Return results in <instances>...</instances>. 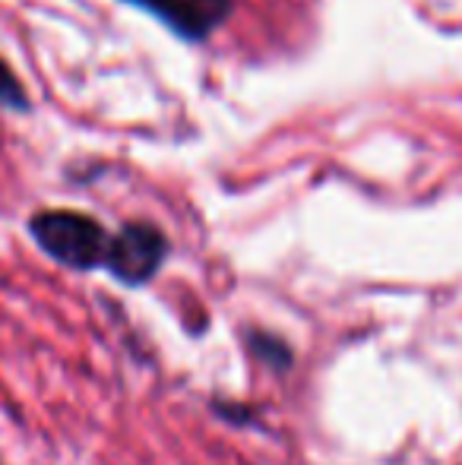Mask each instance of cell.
Returning a JSON list of instances; mask_svg holds the SVG:
<instances>
[{
  "instance_id": "obj_2",
  "label": "cell",
  "mask_w": 462,
  "mask_h": 465,
  "mask_svg": "<svg viewBox=\"0 0 462 465\" xmlns=\"http://www.w3.org/2000/svg\"><path fill=\"white\" fill-rule=\"evenodd\" d=\"M168 257V241L155 225L146 222H130L112 238L108 244L105 266L112 270L114 279L127 282V285H140L149 276H155V270L162 266V260Z\"/></svg>"
},
{
  "instance_id": "obj_1",
  "label": "cell",
  "mask_w": 462,
  "mask_h": 465,
  "mask_svg": "<svg viewBox=\"0 0 462 465\" xmlns=\"http://www.w3.org/2000/svg\"><path fill=\"white\" fill-rule=\"evenodd\" d=\"M32 238L38 241L44 253L64 266L74 270H95L105 266L108 257V232L95 219L83 213H70V209H48V213L32 215L29 222Z\"/></svg>"
},
{
  "instance_id": "obj_4",
  "label": "cell",
  "mask_w": 462,
  "mask_h": 465,
  "mask_svg": "<svg viewBox=\"0 0 462 465\" xmlns=\"http://www.w3.org/2000/svg\"><path fill=\"white\" fill-rule=\"evenodd\" d=\"M0 104L13 111H25L29 108V98H25V89L19 86L16 74L10 70V64L0 57Z\"/></svg>"
},
{
  "instance_id": "obj_3",
  "label": "cell",
  "mask_w": 462,
  "mask_h": 465,
  "mask_svg": "<svg viewBox=\"0 0 462 465\" xmlns=\"http://www.w3.org/2000/svg\"><path fill=\"white\" fill-rule=\"evenodd\" d=\"M127 4L149 10L174 35L191 38V42L206 38L231 13V0H127Z\"/></svg>"
}]
</instances>
